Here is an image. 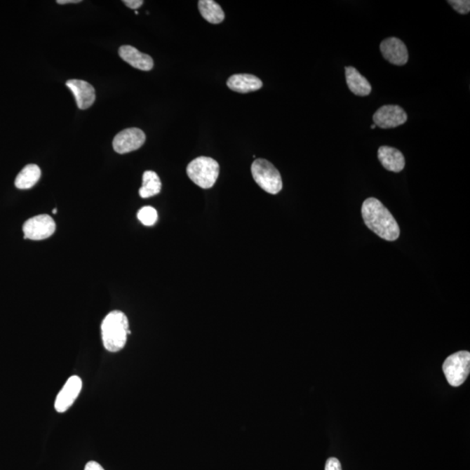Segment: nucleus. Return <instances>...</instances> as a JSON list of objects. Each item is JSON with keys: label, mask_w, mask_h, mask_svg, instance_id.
I'll list each match as a JSON object with an SVG mask.
<instances>
[{"label": "nucleus", "mask_w": 470, "mask_h": 470, "mask_svg": "<svg viewBox=\"0 0 470 470\" xmlns=\"http://www.w3.org/2000/svg\"><path fill=\"white\" fill-rule=\"evenodd\" d=\"M365 225L379 237L395 241L400 236V227L389 209L375 198H368L361 207Z\"/></svg>", "instance_id": "f257e3e1"}, {"label": "nucleus", "mask_w": 470, "mask_h": 470, "mask_svg": "<svg viewBox=\"0 0 470 470\" xmlns=\"http://www.w3.org/2000/svg\"><path fill=\"white\" fill-rule=\"evenodd\" d=\"M129 330L128 317L121 311H112L107 314L101 324V336L105 349L107 351L115 353L124 349Z\"/></svg>", "instance_id": "f03ea898"}, {"label": "nucleus", "mask_w": 470, "mask_h": 470, "mask_svg": "<svg viewBox=\"0 0 470 470\" xmlns=\"http://www.w3.org/2000/svg\"><path fill=\"white\" fill-rule=\"evenodd\" d=\"M187 173L197 186L208 189L215 185L220 173L218 162L210 157L201 156L188 164Z\"/></svg>", "instance_id": "7ed1b4c3"}, {"label": "nucleus", "mask_w": 470, "mask_h": 470, "mask_svg": "<svg viewBox=\"0 0 470 470\" xmlns=\"http://www.w3.org/2000/svg\"><path fill=\"white\" fill-rule=\"evenodd\" d=\"M251 172L255 182L267 193H280L283 186L281 173L269 161L257 159L253 162Z\"/></svg>", "instance_id": "20e7f679"}, {"label": "nucleus", "mask_w": 470, "mask_h": 470, "mask_svg": "<svg viewBox=\"0 0 470 470\" xmlns=\"http://www.w3.org/2000/svg\"><path fill=\"white\" fill-rule=\"evenodd\" d=\"M443 370L448 383L459 387L467 380L470 372V353L460 351L451 354L444 361Z\"/></svg>", "instance_id": "39448f33"}, {"label": "nucleus", "mask_w": 470, "mask_h": 470, "mask_svg": "<svg viewBox=\"0 0 470 470\" xmlns=\"http://www.w3.org/2000/svg\"><path fill=\"white\" fill-rule=\"evenodd\" d=\"M56 224L52 217L41 215L29 219L24 224V238L32 241H42L55 232Z\"/></svg>", "instance_id": "423d86ee"}, {"label": "nucleus", "mask_w": 470, "mask_h": 470, "mask_svg": "<svg viewBox=\"0 0 470 470\" xmlns=\"http://www.w3.org/2000/svg\"><path fill=\"white\" fill-rule=\"evenodd\" d=\"M146 141V135L140 128L123 130L114 137L113 147L118 154H124L138 150Z\"/></svg>", "instance_id": "0eeeda50"}, {"label": "nucleus", "mask_w": 470, "mask_h": 470, "mask_svg": "<svg viewBox=\"0 0 470 470\" xmlns=\"http://www.w3.org/2000/svg\"><path fill=\"white\" fill-rule=\"evenodd\" d=\"M373 119L376 126L382 129H389L405 124L408 115L401 107L387 105L375 112Z\"/></svg>", "instance_id": "6e6552de"}, {"label": "nucleus", "mask_w": 470, "mask_h": 470, "mask_svg": "<svg viewBox=\"0 0 470 470\" xmlns=\"http://www.w3.org/2000/svg\"><path fill=\"white\" fill-rule=\"evenodd\" d=\"M82 389L81 379L77 375H72L65 383L62 389L58 394L55 401V410L59 413H64L72 407L78 398Z\"/></svg>", "instance_id": "1a4fd4ad"}, {"label": "nucleus", "mask_w": 470, "mask_h": 470, "mask_svg": "<svg viewBox=\"0 0 470 470\" xmlns=\"http://www.w3.org/2000/svg\"><path fill=\"white\" fill-rule=\"evenodd\" d=\"M382 56L389 63L396 66H404L408 60V52L407 46L401 39L397 38H388L384 39L380 46Z\"/></svg>", "instance_id": "9d476101"}, {"label": "nucleus", "mask_w": 470, "mask_h": 470, "mask_svg": "<svg viewBox=\"0 0 470 470\" xmlns=\"http://www.w3.org/2000/svg\"><path fill=\"white\" fill-rule=\"evenodd\" d=\"M75 97L76 103L79 109H88L95 101V90L88 82L81 79H70L66 83Z\"/></svg>", "instance_id": "9b49d317"}, {"label": "nucleus", "mask_w": 470, "mask_h": 470, "mask_svg": "<svg viewBox=\"0 0 470 470\" xmlns=\"http://www.w3.org/2000/svg\"><path fill=\"white\" fill-rule=\"evenodd\" d=\"M119 57L130 66L141 71H150L154 67V60L149 55L140 53L131 46H122L119 49Z\"/></svg>", "instance_id": "f8f14e48"}, {"label": "nucleus", "mask_w": 470, "mask_h": 470, "mask_svg": "<svg viewBox=\"0 0 470 470\" xmlns=\"http://www.w3.org/2000/svg\"><path fill=\"white\" fill-rule=\"evenodd\" d=\"M378 159L383 168L390 172L400 173L405 168L403 154L396 148L387 146L380 147Z\"/></svg>", "instance_id": "ddd939ff"}, {"label": "nucleus", "mask_w": 470, "mask_h": 470, "mask_svg": "<svg viewBox=\"0 0 470 470\" xmlns=\"http://www.w3.org/2000/svg\"><path fill=\"white\" fill-rule=\"evenodd\" d=\"M227 85L234 92L248 93L262 88L263 83L255 75L235 74L227 79Z\"/></svg>", "instance_id": "4468645a"}, {"label": "nucleus", "mask_w": 470, "mask_h": 470, "mask_svg": "<svg viewBox=\"0 0 470 470\" xmlns=\"http://www.w3.org/2000/svg\"><path fill=\"white\" fill-rule=\"evenodd\" d=\"M346 81L350 91L357 96H368L371 93V85L368 79L361 75L356 68L347 67Z\"/></svg>", "instance_id": "2eb2a0df"}, {"label": "nucleus", "mask_w": 470, "mask_h": 470, "mask_svg": "<svg viewBox=\"0 0 470 470\" xmlns=\"http://www.w3.org/2000/svg\"><path fill=\"white\" fill-rule=\"evenodd\" d=\"M41 176V168L37 165L29 164L17 176L15 186L21 190L30 189L37 184Z\"/></svg>", "instance_id": "dca6fc26"}, {"label": "nucleus", "mask_w": 470, "mask_h": 470, "mask_svg": "<svg viewBox=\"0 0 470 470\" xmlns=\"http://www.w3.org/2000/svg\"><path fill=\"white\" fill-rule=\"evenodd\" d=\"M199 10L201 16L209 23L220 24L225 19L222 7L213 0H201L199 1Z\"/></svg>", "instance_id": "f3484780"}, {"label": "nucleus", "mask_w": 470, "mask_h": 470, "mask_svg": "<svg viewBox=\"0 0 470 470\" xmlns=\"http://www.w3.org/2000/svg\"><path fill=\"white\" fill-rule=\"evenodd\" d=\"M161 182L160 177L154 171H146L143 173L142 187L140 188V196L147 199L155 196L161 193Z\"/></svg>", "instance_id": "a211bd4d"}, {"label": "nucleus", "mask_w": 470, "mask_h": 470, "mask_svg": "<svg viewBox=\"0 0 470 470\" xmlns=\"http://www.w3.org/2000/svg\"><path fill=\"white\" fill-rule=\"evenodd\" d=\"M138 219L143 225L147 227L154 226L157 222L158 213L153 207H144L138 212Z\"/></svg>", "instance_id": "6ab92c4d"}, {"label": "nucleus", "mask_w": 470, "mask_h": 470, "mask_svg": "<svg viewBox=\"0 0 470 470\" xmlns=\"http://www.w3.org/2000/svg\"><path fill=\"white\" fill-rule=\"evenodd\" d=\"M453 8L460 14H468L470 12V1L469 0H448Z\"/></svg>", "instance_id": "aec40b11"}, {"label": "nucleus", "mask_w": 470, "mask_h": 470, "mask_svg": "<svg viewBox=\"0 0 470 470\" xmlns=\"http://www.w3.org/2000/svg\"><path fill=\"white\" fill-rule=\"evenodd\" d=\"M325 470H342L341 462L337 458H329L325 466Z\"/></svg>", "instance_id": "412c9836"}, {"label": "nucleus", "mask_w": 470, "mask_h": 470, "mask_svg": "<svg viewBox=\"0 0 470 470\" xmlns=\"http://www.w3.org/2000/svg\"><path fill=\"white\" fill-rule=\"evenodd\" d=\"M123 3H124L126 6H128L129 8L136 10L143 5L144 1H142V0H124Z\"/></svg>", "instance_id": "4be33fe9"}, {"label": "nucleus", "mask_w": 470, "mask_h": 470, "mask_svg": "<svg viewBox=\"0 0 470 470\" xmlns=\"http://www.w3.org/2000/svg\"><path fill=\"white\" fill-rule=\"evenodd\" d=\"M85 470H105L97 462L91 461L86 464Z\"/></svg>", "instance_id": "5701e85b"}, {"label": "nucleus", "mask_w": 470, "mask_h": 470, "mask_svg": "<svg viewBox=\"0 0 470 470\" xmlns=\"http://www.w3.org/2000/svg\"><path fill=\"white\" fill-rule=\"evenodd\" d=\"M81 0H58L57 3L60 5H66V4H78L81 3Z\"/></svg>", "instance_id": "b1692460"}, {"label": "nucleus", "mask_w": 470, "mask_h": 470, "mask_svg": "<svg viewBox=\"0 0 470 470\" xmlns=\"http://www.w3.org/2000/svg\"><path fill=\"white\" fill-rule=\"evenodd\" d=\"M375 128H376V126L375 124L371 126L372 129H375Z\"/></svg>", "instance_id": "393cba45"}, {"label": "nucleus", "mask_w": 470, "mask_h": 470, "mask_svg": "<svg viewBox=\"0 0 470 470\" xmlns=\"http://www.w3.org/2000/svg\"><path fill=\"white\" fill-rule=\"evenodd\" d=\"M57 213V209H53V213Z\"/></svg>", "instance_id": "a878e982"}, {"label": "nucleus", "mask_w": 470, "mask_h": 470, "mask_svg": "<svg viewBox=\"0 0 470 470\" xmlns=\"http://www.w3.org/2000/svg\"><path fill=\"white\" fill-rule=\"evenodd\" d=\"M135 14H139L138 11H135Z\"/></svg>", "instance_id": "bb28decb"}]
</instances>
